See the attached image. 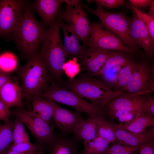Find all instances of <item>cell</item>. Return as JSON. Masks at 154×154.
Instances as JSON below:
<instances>
[{
	"mask_svg": "<svg viewBox=\"0 0 154 154\" xmlns=\"http://www.w3.org/2000/svg\"><path fill=\"white\" fill-rule=\"evenodd\" d=\"M129 5L139 9L149 7L152 0H129Z\"/></svg>",
	"mask_w": 154,
	"mask_h": 154,
	"instance_id": "40",
	"label": "cell"
},
{
	"mask_svg": "<svg viewBox=\"0 0 154 154\" xmlns=\"http://www.w3.org/2000/svg\"><path fill=\"white\" fill-rule=\"evenodd\" d=\"M129 7L132 13L131 23V35L132 38L137 47L143 49L147 58L150 60L153 57L154 40L130 5Z\"/></svg>",
	"mask_w": 154,
	"mask_h": 154,
	"instance_id": "13",
	"label": "cell"
},
{
	"mask_svg": "<svg viewBox=\"0 0 154 154\" xmlns=\"http://www.w3.org/2000/svg\"><path fill=\"white\" fill-rule=\"evenodd\" d=\"M83 143L84 148L81 154H102L110 143L98 136L92 140L83 141Z\"/></svg>",
	"mask_w": 154,
	"mask_h": 154,
	"instance_id": "27",
	"label": "cell"
},
{
	"mask_svg": "<svg viewBox=\"0 0 154 154\" xmlns=\"http://www.w3.org/2000/svg\"><path fill=\"white\" fill-rule=\"evenodd\" d=\"M53 103L54 110L52 117L63 135L66 136L72 132L76 124L84 119L82 112L62 108L54 101Z\"/></svg>",
	"mask_w": 154,
	"mask_h": 154,
	"instance_id": "15",
	"label": "cell"
},
{
	"mask_svg": "<svg viewBox=\"0 0 154 154\" xmlns=\"http://www.w3.org/2000/svg\"><path fill=\"white\" fill-rule=\"evenodd\" d=\"M25 8L24 1L0 0V38L11 37Z\"/></svg>",
	"mask_w": 154,
	"mask_h": 154,
	"instance_id": "12",
	"label": "cell"
},
{
	"mask_svg": "<svg viewBox=\"0 0 154 154\" xmlns=\"http://www.w3.org/2000/svg\"><path fill=\"white\" fill-rule=\"evenodd\" d=\"M17 60L13 54L6 52L0 55V70L5 72L12 71L17 68Z\"/></svg>",
	"mask_w": 154,
	"mask_h": 154,
	"instance_id": "30",
	"label": "cell"
},
{
	"mask_svg": "<svg viewBox=\"0 0 154 154\" xmlns=\"http://www.w3.org/2000/svg\"><path fill=\"white\" fill-rule=\"evenodd\" d=\"M146 56H142L134 69L132 78L123 90L130 94L149 93L154 90V66Z\"/></svg>",
	"mask_w": 154,
	"mask_h": 154,
	"instance_id": "8",
	"label": "cell"
},
{
	"mask_svg": "<svg viewBox=\"0 0 154 154\" xmlns=\"http://www.w3.org/2000/svg\"><path fill=\"white\" fill-rule=\"evenodd\" d=\"M19 72L23 94L28 103L34 97L38 96L48 86V73L39 54H36L29 58Z\"/></svg>",
	"mask_w": 154,
	"mask_h": 154,
	"instance_id": "4",
	"label": "cell"
},
{
	"mask_svg": "<svg viewBox=\"0 0 154 154\" xmlns=\"http://www.w3.org/2000/svg\"><path fill=\"white\" fill-rule=\"evenodd\" d=\"M23 95L21 86L17 80H11L0 89V100L9 108L16 106L23 108Z\"/></svg>",
	"mask_w": 154,
	"mask_h": 154,
	"instance_id": "18",
	"label": "cell"
},
{
	"mask_svg": "<svg viewBox=\"0 0 154 154\" xmlns=\"http://www.w3.org/2000/svg\"><path fill=\"white\" fill-rule=\"evenodd\" d=\"M31 101V111L49 124L54 112L53 101L38 96L34 97Z\"/></svg>",
	"mask_w": 154,
	"mask_h": 154,
	"instance_id": "23",
	"label": "cell"
},
{
	"mask_svg": "<svg viewBox=\"0 0 154 154\" xmlns=\"http://www.w3.org/2000/svg\"><path fill=\"white\" fill-rule=\"evenodd\" d=\"M44 31L27 7L17 24L11 38L22 53L29 58L37 54Z\"/></svg>",
	"mask_w": 154,
	"mask_h": 154,
	"instance_id": "3",
	"label": "cell"
},
{
	"mask_svg": "<svg viewBox=\"0 0 154 154\" xmlns=\"http://www.w3.org/2000/svg\"><path fill=\"white\" fill-rule=\"evenodd\" d=\"M103 108L127 112L135 117L149 113L154 115V99L151 93L125 92L108 102Z\"/></svg>",
	"mask_w": 154,
	"mask_h": 154,
	"instance_id": "7",
	"label": "cell"
},
{
	"mask_svg": "<svg viewBox=\"0 0 154 154\" xmlns=\"http://www.w3.org/2000/svg\"><path fill=\"white\" fill-rule=\"evenodd\" d=\"M11 79V77L5 72L0 70V89L6 83Z\"/></svg>",
	"mask_w": 154,
	"mask_h": 154,
	"instance_id": "41",
	"label": "cell"
},
{
	"mask_svg": "<svg viewBox=\"0 0 154 154\" xmlns=\"http://www.w3.org/2000/svg\"><path fill=\"white\" fill-rule=\"evenodd\" d=\"M133 58L132 54L125 51H112L110 55L99 71L116 66L124 67L129 63Z\"/></svg>",
	"mask_w": 154,
	"mask_h": 154,
	"instance_id": "24",
	"label": "cell"
},
{
	"mask_svg": "<svg viewBox=\"0 0 154 154\" xmlns=\"http://www.w3.org/2000/svg\"><path fill=\"white\" fill-rule=\"evenodd\" d=\"M66 0H38L36 1L37 10L44 23L50 25L59 13L62 3Z\"/></svg>",
	"mask_w": 154,
	"mask_h": 154,
	"instance_id": "21",
	"label": "cell"
},
{
	"mask_svg": "<svg viewBox=\"0 0 154 154\" xmlns=\"http://www.w3.org/2000/svg\"><path fill=\"white\" fill-rule=\"evenodd\" d=\"M38 96L70 106L86 114L87 118L106 114L103 108L88 102L72 90L60 87L53 81Z\"/></svg>",
	"mask_w": 154,
	"mask_h": 154,
	"instance_id": "6",
	"label": "cell"
},
{
	"mask_svg": "<svg viewBox=\"0 0 154 154\" xmlns=\"http://www.w3.org/2000/svg\"><path fill=\"white\" fill-rule=\"evenodd\" d=\"M92 1L98 6L104 7L108 9L116 8L126 4L123 0H94Z\"/></svg>",
	"mask_w": 154,
	"mask_h": 154,
	"instance_id": "36",
	"label": "cell"
},
{
	"mask_svg": "<svg viewBox=\"0 0 154 154\" xmlns=\"http://www.w3.org/2000/svg\"><path fill=\"white\" fill-rule=\"evenodd\" d=\"M129 5L138 18L144 24L151 37L154 40V18L151 17L141 10Z\"/></svg>",
	"mask_w": 154,
	"mask_h": 154,
	"instance_id": "34",
	"label": "cell"
},
{
	"mask_svg": "<svg viewBox=\"0 0 154 154\" xmlns=\"http://www.w3.org/2000/svg\"><path fill=\"white\" fill-rule=\"evenodd\" d=\"M62 70L69 79H72L79 72L81 69L77 58L74 57L65 62Z\"/></svg>",
	"mask_w": 154,
	"mask_h": 154,
	"instance_id": "33",
	"label": "cell"
},
{
	"mask_svg": "<svg viewBox=\"0 0 154 154\" xmlns=\"http://www.w3.org/2000/svg\"><path fill=\"white\" fill-rule=\"evenodd\" d=\"M12 113L9 108L6 106L0 100V120L6 122L9 120V118Z\"/></svg>",
	"mask_w": 154,
	"mask_h": 154,
	"instance_id": "38",
	"label": "cell"
},
{
	"mask_svg": "<svg viewBox=\"0 0 154 154\" xmlns=\"http://www.w3.org/2000/svg\"><path fill=\"white\" fill-rule=\"evenodd\" d=\"M60 28L57 21L44 31L40 42L41 49L39 54L51 78L58 85L64 82L62 67L66 59L60 37Z\"/></svg>",
	"mask_w": 154,
	"mask_h": 154,
	"instance_id": "1",
	"label": "cell"
},
{
	"mask_svg": "<svg viewBox=\"0 0 154 154\" xmlns=\"http://www.w3.org/2000/svg\"><path fill=\"white\" fill-rule=\"evenodd\" d=\"M116 140L124 145L131 147L141 145L154 142V127L138 133L126 131L114 125Z\"/></svg>",
	"mask_w": 154,
	"mask_h": 154,
	"instance_id": "17",
	"label": "cell"
},
{
	"mask_svg": "<svg viewBox=\"0 0 154 154\" xmlns=\"http://www.w3.org/2000/svg\"><path fill=\"white\" fill-rule=\"evenodd\" d=\"M36 154H45L44 153L42 146L41 147Z\"/></svg>",
	"mask_w": 154,
	"mask_h": 154,
	"instance_id": "43",
	"label": "cell"
},
{
	"mask_svg": "<svg viewBox=\"0 0 154 154\" xmlns=\"http://www.w3.org/2000/svg\"><path fill=\"white\" fill-rule=\"evenodd\" d=\"M83 9L96 16L100 20L103 27L117 36L127 47L137 51L138 47L131 35V19L123 13L111 12L105 10L102 6H98L92 9L82 4Z\"/></svg>",
	"mask_w": 154,
	"mask_h": 154,
	"instance_id": "5",
	"label": "cell"
},
{
	"mask_svg": "<svg viewBox=\"0 0 154 154\" xmlns=\"http://www.w3.org/2000/svg\"><path fill=\"white\" fill-rule=\"evenodd\" d=\"M13 114L26 126L35 138L36 144H46L56 137L49 124L31 111L20 108Z\"/></svg>",
	"mask_w": 154,
	"mask_h": 154,
	"instance_id": "11",
	"label": "cell"
},
{
	"mask_svg": "<svg viewBox=\"0 0 154 154\" xmlns=\"http://www.w3.org/2000/svg\"><path fill=\"white\" fill-rule=\"evenodd\" d=\"M124 67L116 66L99 71L95 76L101 75L103 81L111 89L115 84L120 70Z\"/></svg>",
	"mask_w": 154,
	"mask_h": 154,
	"instance_id": "28",
	"label": "cell"
},
{
	"mask_svg": "<svg viewBox=\"0 0 154 154\" xmlns=\"http://www.w3.org/2000/svg\"><path fill=\"white\" fill-rule=\"evenodd\" d=\"M154 115L149 113L136 116L128 123L119 124L116 123V125L117 127L129 132L140 133L145 131L148 127H154Z\"/></svg>",
	"mask_w": 154,
	"mask_h": 154,
	"instance_id": "22",
	"label": "cell"
},
{
	"mask_svg": "<svg viewBox=\"0 0 154 154\" xmlns=\"http://www.w3.org/2000/svg\"><path fill=\"white\" fill-rule=\"evenodd\" d=\"M42 146L30 142L13 143L9 150L22 154H36Z\"/></svg>",
	"mask_w": 154,
	"mask_h": 154,
	"instance_id": "31",
	"label": "cell"
},
{
	"mask_svg": "<svg viewBox=\"0 0 154 154\" xmlns=\"http://www.w3.org/2000/svg\"><path fill=\"white\" fill-rule=\"evenodd\" d=\"M80 2L74 5L66 4L65 10L59 15L58 20H64L80 38L86 46L90 36V25L87 12Z\"/></svg>",
	"mask_w": 154,
	"mask_h": 154,
	"instance_id": "9",
	"label": "cell"
},
{
	"mask_svg": "<svg viewBox=\"0 0 154 154\" xmlns=\"http://www.w3.org/2000/svg\"><path fill=\"white\" fill-rule=\"evenodd\" d=\"M139 154H154V142L142 145L137 151ZM134 154H138L136 152Z\"/></svg>",
	"mask_w": 154,
	"mask_h": 154,
	"instance_id": "39",
	"label": "cell"
},
{
	"mask_svg": "<svg viewBox=\"0 0 154 154\" xmlns=\"http://www.w3.org/2000/svg\"><path fill=\"white\" fill-rule=\"evenodd\" d=\"M63 87L75 92L92 104L103 108L109 102L125 93L110 88L102 81L85 75L64 82Z\"/></svg>",
	"mask_w": 154,
	"mask_h": 154,
	"instance_id": "2",
	"label": "cell"
},
{
	"mask_svg": "<svg viewBox=\"0 0 154 154\" xmlns=\"http://www.w3.org/2000/svg\"><path fill=\"white\" fill-rule=\"evenodd\" d=\"M100 116L94 117L84 119L80 120L74 127L72 133L74 138L81 140H90L94 139L96 137L98 123L100 117Z\"/></svg>",
	"mask_w": 154,
	"mask_h": 154,
	"instance_id": "20",
	"label": "cell"
},
{
	"mask_svg": "<svg viewBox=\"0 0 154 154\" xmlns=\"http://www.w3.org/2000/svg\"><path fill=\"white\" fill-rule=\"evenodd\" d=\"M112 52L110 50L86 47L82 58L79 60L81 70L87 72V76H95Z\"/></svg>",
	"mask_w": 154,
	"mask_h": 154,
	"instance_id": "14",
	"label": "cell"
},
{
	"mask_svg": "<svg viewBox=\"0 0 154 154\" xmlns=\"http://www.w3.org/2000/svg\"><path fill=\"white\" fill-rule=\"evenodd\" d=\"M80 141L61 135L46 144L49 154H81L78 149Z\"/></svg>",
	"mask_w": 154,
	"mask_h": 154,
	"instance_id": "19",
	"label": "cell"
},
{
	"mask_svg": "<svg viewBox=\"0 0 154 154\" xmlns=\"http://www.w3.org/2000/svg\"><path fill=\"white\" fill-rule=\"evenodd\" d=\"M149 7V10L146 14L151 17L154 18V1L153 0H152Z\"/></svg>",
	"mask_w": 154,
	"mask_h": 154,
	"instance_id": "42",
	"label": "cell"
},
{
	"mask_svg": "<svg viewBox=\"0 0 154 154\" xmlns=\"http://www.w3.org/2000/svg\"><path fill=\"white\" fill-rule=\"evenodd\" d=\"M13 122L9 120L0 124V154H4L13 143Z\"/></svg>",
	"mask_w": 154,
	"mask_h": 154,
	"instance_id": "26",
	"label": "cell"
},
{
	"mask_svg": "<svg viewBox=\"0 0 154 154\" xmlns=\"http://www.w3.org/2000/svg\"><path fill=\"white\" fill-rule=\"evenodd\" d=\"M139 147H131L117 141L108 146L102 154H134L138 150Z\"/></svg>",
	"mask_w": 154,
	"mask_h": 154,
	"instance_id": "32",
	"label": "cell"
},
{
	"mask_svg": "<svg viewBox=\"0 0 154 154\" xmlns=\"http://www.w3.org/2000/svg\"><path fill=\"white\" fill-rule=\"evenodd\" d=\"M4 154H22L20 153L14 152L10 150L8 151L7 152L5 153Z\"/></svg>",
	"mask_w": 154,
	"mask_h": 154,
	"instance_id": "44",
	"label": "cell"
},
{
	"mask_svg": "<svg viewBox=\"0 0 154 154\" xmlns=\"http://www.w3.org/2000/svg\"><path fill=\"white\" fill-rule=\"evenodd\" d=\"M19 119L16 118L13 122V143L30 142L28 135L23 124Z\"/></svg>",
	"mask_w": 154,
	"mask_h": 154,
	"instance_id": "29",
	"label": "cell"
},
{
	"mask_svg": "<svg viewBox=\"0 0 154 154\" xmlns=\"http://www.w3.org/2000/svg\"><path fill=\"white\" fill-rule=\"evenodd\" d=\"M114 125L115 123L108 121L104 139L110 143L116 140Z\"/></svg>",
	"mask_w": 154,
	"mask_h": 154,
	"instance_id": "37",
	"label": "cell"
},
{
	"mask_svg": "<svg viewBox=\"0 0 154 154\" xmlns=\"http://www.w3.org/2000/svg\"><path fill=\"white\" fill-rule=\"evenodd\" d=\"M133 57L131 62L119 71L117 80L113 87L114 90H121L130 81L137 64Z\"/></svg>",
	"mask_w": 154,
	"mask_h": 154,
	"instance_id": "25",
	"label": "cell"
},
{
	"mask_svg": "<svg viewBox=\"0 0 154 154\" xmlns=\"http://www.w3.org/2000/svg\"><path fill=\"white\" fill-rule=\"evenodd\" d=\"M106 114L112 119H117L121 122L128 123L135 117L132 114L129 112L121 110H114L109 109H104Z\"/></svg>",
	"mask_w": 154,
	"mask_h": 154,
	"instance_id": "35",
	"label": "cell"
},
{
	"mask_svg": "<svg viewBox=\"0 0 154 154\" xmlns=\"http://www.w3.org/2000/svg\"><path fill=\"white\" fill-rule=\"evenodd\" d=\"M57 21L63 33V48L66 58L75 57L80 59L86 47L81 45L80 38L70 26L62 21L58 20Z\"/></svg>",
	"mask_w": 154,
	"mask_h": 154,
	"instance_id": "16",
	"label": "cell"
},
{
	"mask_svg": "<svg viewBox=\"0 0 154 154\" xmlns=\"http://www.w3.org/2000/svg\"><path fill=\"white\" fill-rule=\"evenodd\" d=\"M87 47L110 50L124 51L131 54L134 51L125 46L116 35L105 29L100 22L91 23L90 32Z\"/></svg>",
	"mask_w": 154,
	"mask_h": 154,
	"instance_id": "10",
	"label": "cell"
}]
</instances>
